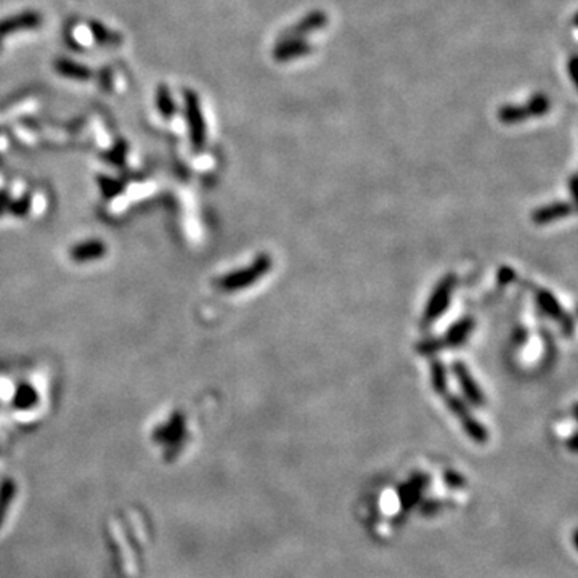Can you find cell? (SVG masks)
I'll list each match as a JSON object with an SVG mask.
<instances>
[{
  "label": "cell",
  "instance_id": "11",
  "mask_svg": "<svg viewBox=\"0 0 578 578\" xmlns=\"http://www.w3.org/2000/svg\"><path fill=\"white\" fill-rule=\"evenodd\" d=\"M42 23V16L37 12H25L20 15L7 16L0 21V37H5L12 32L29 31L39 27Z\"/></svg>",
  "mask_w": 578,
  "mask_h": 578
},
{
  "label": "cell",
  "instance_id": "20",
  "mask_svg": "<svg viewBox=\"0 0 578 578\" xmlns=\"http://www.w3.org/2000/svg\"><path fill=\"white\" fill-rule=\"evenodd\" d=\"M577 176H572L570 177V182H568V190H570V195L572 198L575 200V195H577Z\"/></svg>",
  "mask_w": 578,
  "mask_h": 578
},
{
  "label": "cell",
  "instance_id": "1",
  "mask_svg": "<svg viewBox=\"0 0 578 578\" xmlns=\"http://www.w3.org/2000/svg\"><path fill=\"white\" fill-rule=\"evenodd\" d=\"M458 276L455 274H446L444 278L439 280V283L434 286L432 293L427 299L424 312H422V325L429 326L435 323L437 320L444 317L452 304L453 293L457 289Z\"/></svg>",
  "mask_w": 578,
  "mask_h": 578
},
{
  "label": "cell",
  "instance_id": "13",
  "mask_svg": "<svg viewBox=\"0 0 578 578\" xmlns=\"http://www.w3.org/2000/svg\"><path fill=\"white\" fill-rule=\"evenodd\" d=\"M429 373L432 391L439 396H445L448 392V371H446V366L439 357H431Z\"/></svg>",
  "mask_w": 578,
  "mask_h": 578
},
{
  "label": "cell",
  "instance_id": "18",
  "mask_svg": "<svg viewBox=\"0 0 578 578\" xmlns=\"http://www.w3.org/2000/svg\"><path fill=\"white\" fill-rule=\"evenodd\" d=\"M92 32H93V36H95V39L100 42V44L116 45L121 42L119 36L115 34V32H111L110 29H106V27L100 25V23H92Z\"/></svg>",
  "mask_w": 578,
  "mask_h": 578
},
{
  "label": "cell",
  "instance_id": "6",
  "mask_svg": "<svg viewBox=\"0 0 578 578\" xmlns=\"http://www.w3.org/2000/svg\"><path fill=\"white\" fill-rule=\"evenodd\" d=\"M452 373L455 376V379H457L459 389H461L464 400H466L468 403H471V405L476 408H481L485 405V402H487L485 394H483L482 387L479 385L476 378H474L471 373V370L468 368V365L464 363V361H459V360L453 361Z\"/></svg>",
  "mask_w": 578,
  "mask_h": 578
},
{
  "label": "cell",
  "instance_id": "2",
  "mask_svg": "<svg viewBox=\"0 0 578 578\" xmlns=\"http://www.w3.org/2000/svg\"><path fill=\"white\" fill-rule=\"evenodd\" d=\"M444 402L445 407L448 408V411L461 422L463 431L466 432L469 439L479 445L487 444L488 439H490V434H488L487 427L483 426L477 418L471 415V410H469L468 402L464 400V398H459L458 396H455V394L446 392L444 396Z\"/></svg>",
  "mask_w": 578,
  "mask_h": 578
},
{
  "label": "cell",
  "instance_id": "17",
  "mask_svg": "<svg viewBox=\"0 0 578 578\" xmlns=\"http://www.w3.org/2000/svg\"><path fill=\"white\" fill-rule=\"evenodd\" d=\"M416 352L422 357H435V354L445 350L444 344H442L440 337H426V339L420 341L416 344Z\"/></svg>",
  "mask_w": 578,
  "mask_h": 578
},
{
  "label": "cell",
  "instance_id": "21",
  "mask_svg": "<svg viewBox=\"0 0 578 578\" xmlns=\"http://www.w3.org/2000/svg\"><path fill=\"white\" fill-rule=\"evenodd\" d=\"M2 522H3V518H0V525H2Z\"/></svg>",
  "mask_w": 578,
  "mask_h": 578
},
{
  "label": "cell",
  "instance_id": "9",
  "mask_svg": "<svg viewBox=\"0 0 578 578\" xmlns=\"http://www.w3.org/2000/svg\"><path fill=\"white\" fill-rule=\"evenodd\" d=\"M328 23V15L325 12H312L309 15H305L299 23H296L291 27H288L285 32H281L278 40L285 39H304L312 34V32L323 29Z\"/></svg>",
  "mask_w": 578,
  "mask_h": 578
},
{
  "label": "cell",
  "instance_id": "10",
  "mask_svg": "<svg viewBox=\"0 0 578 578\" xmlns=\"http://www.w3.org/2000/svg\"><path fill=\"white\" fill-rule=\"evenodd\" d=\"M474 328H476V320L472 317H463L457 320V322L445 331V335L440 337L444 349H458V347L466 344L472 335Z\"/></svg>",
  "mask_w": 578,
  "mask_h": 578
},
{
  "label": "cell",
  "instance_id": "5",
  "mask_svg": "<svg viewBox=\"0 0 578 578\" xmlns=\"http://www.w3.org/2000/svg\"><path fill=\"white\" fill-rule=\"evenodd\" d=\"M533 298H535V302H537L538 305V309L542 310L546 317L554 320V322L561 326L564 335L570 336L575 325H573L572 317L566 312V309L562 307V304L559 302V299L556 298V296H554L551 291H548L544 288H535Z\"/></svg>",
  "mask_w": 578,
  "mask_h": 578
},
{
  "label": "cell",
  "instance_id": "19",
  "mask_svg": "<svg viewBox=\"0 0 578 578\" xmlns=\"http://www.w3.org/2000/svg\"><path fill=\"white\" fill-rule=\"evenodd\" d=\"M496 276H498V283L507 285L516 278V272L509 269V267H500V270H498Z\"/></svg>",
  "mask_w": 578,
  "mask_h": 578
},
{
  "label": "cell",
  "instance_id": "4",
  "mask_svg": "<svg viewBox=\"0 0 578 578\" xmlns=\"http://www.w3.org/2000/svg\"><path fill=\"white\" fill-rule=\"evenodd\" d=\"M549 110H551V101H549L548 95H544V93H535L524 105L501 106L500 110H498L496 116L498 121L503 122V124L512 125L527 121L530 117H542L546 115Z\"/></svg>",
  "mask_w": 578,
  "mask_h": 578
},
{
  "label": "cell",
  "instance_id": "8",
  "mask_svg": "<svg viewBox=\"0 0 578 578\" xmlns=\"http://www.w3.org/2000/svg\"><path fill=\"white\" fill-rule=\"evenodd\" d=\"M575 214V203L573 201H556V203H549L546 206H540L530 214V220L537 227H544V225L554 224L557 220L568 219Z\"/></svg>",
  "mask_w": 578,
  "mask_h": 578
},
{
  "label": "cell",
  "instance_id": "14",
  "mask_svg": "<svg viewBox=\"0 0 578 578\" xmlns=\"http://www.w3.org/2000/svg\"><path fill=\"white\" fill-rule=\"evenodd\" d=\"M56 71L69 79H77V81H87L91 79V71L82 64H76L74 61L69 60H60L56 63Z\"/></svg>",
  "mask_w": 578,
  "mask_h": 578
},
{
  "label": "cell",
  "instance_id": "7",
  "mask_svg": "<svg viewBox=\"0 0 578 578\" xmlns=\"http://www.w3.org/2000/svg\"><path fill=\"white\" fill-rule=\"evenodd\" d=\"M183 97H185V116L188 129H190L191 143L200 149L206 143V122L203 111H201L200 98L193 91H186Z\"/></svg>",
  "mask_w": 578,
  "mask_h": 578
},
{
  "label": "cell",
  "instance_id": "12",
  "mask_svg": "<svg viewBox=\"0 0 578 578\" xmlns=\"http://www.w3.org/2000/svg\"><path fill=\"white\" fill-rule=\"evenodd\" d=\"M313 47L305 39L278 40V44L274 49V58L280 63H286V61L302 58V56L309 55Z\"/></svg>",
  "mask_w": 578,
  "mask_h": 578
},
{
  "label": "cell",
  "instance_id": "15",
  "mask_svg": "<svg viewBox=\"0 0 578 578\" xmlns=\"http://www.w3.org/2000/svg\"><path fill=\"white\" fill-rule=\"evenodd\" d=\"M156 103H158V110L159 112L164 117H171L173 115V111H176V105H173V98L171 95V92H169L167 87L161 86L158 88L156 92Z\"/></svg>",
  "mask_w": 578,
  "mask_h": 578
},
{
  "label": "cell",
  "instance_id": "16",
  "mask_svg": "<svg viewBox=\"0 0 578 578\" xmlns=\"http://www.w3.org/2000/svg\"><path fill=\"white\" fill-rule=\"evenodd\" d=\"M16 495L15 482L5 481L0 485V518H5V512L10 507L13 498Z\"/></svg>",
  "mask_w": 578,
  "mask_h": 578
},
{
  "label": "cell",
  "instance_id": "3",
  "mask_svg": "<svg viewBox=\"0 0 578 578\" xmlns=\"http://www.w3.org/2000/svg\"><path fill=\"white\" fill-rule=\"evenodd\" d=\"M272 267H274L272 256H269V254H261V256L257 257L251 265H248L246 269H241L224 276V278L220 280V286H222L225 291L246 289L249 286L256 285L257 281L264 278L272 270Z\"/></svg>",
  "mask_w": 578,
  "mask_h": 578
}]
</instances>
